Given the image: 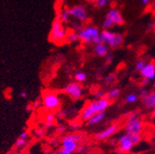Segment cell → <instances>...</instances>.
<instances>
[{
	"instance_id": "cell-36",
	"label": "cell",
	"mask_w": 155,
	"mask_h": 154,
	"mask_svg": "<svg viewBox=\"0 0 155 154\" xmlns=\"http://www.w3.org/2000/svg\"><path fill=\"white\" fill-rule=\"evenodd\" d=\"M19 97L21 98H26L27 97V92L26 91H21V93H19Z\"/></svg>"
},
{
	"instance_id": "cell-21",
	"label": "cell",
	"mask_w": 155,
	"mask_h": 154,
	"mask_svg": "<svg viewBox=\"0 0 155 154\" xmlns=\"http://www.w3.org/2000/svg\"><path fill=\"white\" fill-rule=\"evenodd\" d=\"M67 41L69 42V43H76V42H78V41H80L79 32H78V31H72L68 32V35H67Z\"/></svg>"
},
{
	"instance_id": "cell-11",
	"label": "cell",
	"mask_w": 155,
	"mask_h": 154,
	"mask_svg": "<svg viewBox=\"0 0 155 154\" xmlns=\"http://www.w3.org/2000/svg\"><path fill=\"white\" fill-rule=\"evenodd\" d=\"M71 18L75 21H78L81 23H84L86 21H88L89 20V15H88V11L86 9V8L83 5H75L73 7H71L70 8H68Z\"/></svg>"
},
{
	"instance_id": "cell-10",
	"label": "cell",
	"mask_w": 155,
	"mask_h": 154,
	"mask_svg": "<svg viewBox=\"0 0 155 154\" xmlns=\"http://www.w3.org/2000/svg\"><path fill=\"white\" fill-rule=\"evenodd\" d=\"M64 92L73 100H80L83 97L84 89L81 83L74 81V82L68 83L64 88Z\"/></svg>"
},
{
	"instance_id": "cell-29",
	"label": "cell",
	"mask_w": 155,
	"mask_h": 154,
	"mask_svg": "<svg viewBox=\"0 0 155 154\" xmlns=\"http://www.w3.org/2000/svg\"><path fill=\"white\" fill-rule=\"evenodd\" d=\"M104 44V41L103 36L100 34L95 38V40L93 41V44L96 45V44Z\"/></svg>"
},
{
	"instance_id": "cell-13",
	"label": "cell",
	"mask_w": 155,
	"mask_h": 154,
	"mask_svg": "<svg viewBox=\"0 0 155 154\" xmlns=\"http://www.w3.org/2000/svg\"><path fill=\"white\" fill-rule=\"evenodd\" d=\"M140 74L143 80H148L149 81L153 80L155 79V64L152 62H147Z\"/></svg>"
},
{
	"instance_id": "cell-9",
	"label": "cell",
	"mask_w": 155,
	"mask_h": 154,
	"mask_svg": "<svg viewBox=\"0 0 155 154\" xmlns=\"http://www.w3.org/2000/svg\"><path fill=\"white\" fill-rule=\"evenodd\" d=\"M61 99L54 91H45L43 95V105L48 111H54L59 108Z\"/></svg>"
},
{
	"instance_id": "cell-16",
	"label": "cell",
	"mask_w": 155,
	"mask_h": 154,
	"mask_svg": "<svg viewBox=\"0 0 155 154\" xmlns=\"http://www.w3.org/2000/svg\"><path fill=\"white\" fill-rule=\"evenodd\" d=\"M28 139H29V134H28V132L25 131V130L22 131L21 133V135L18 136V138L17 139L16 142H15V148H17V149H21V148H23L26 145V143L28 141Z\"/></svg>"
},
{
	"instance_id": "cell-4",
	"label": "cell",
	"mask_w": 155,
	"mask_h": 154,
	"mask_svg": "<svg viewBox=\"0 0 155 154\" xmlns=\"http://www.w3.org/2000/svg\"><path fill=\"white\" fill-rule=\"evenodd\" d=\"M144 127L142 119L140 118V114L138 112H132L128 114L126 120L125 130L129 134H138L140 135Z\"/></svg>"
},
{
	"instance_id": "cell-19",
	"label": "cell",
	"mask_w": 155,
	"mask_h": 154,
	"mask_svg": "<svg viewBox=\"0 0 155 154\" xmlns=\"http://www.w3.org/2000/svg\"><path fill=\"white\" fill-rule=\"evenodd\" d=\"M120 89L119 88H113L111 89L107 93H106V97L111 101V100H114L118 97L120 95Z\"/></svg>"
},
{
	"instance_id": "cell-17",
	"label": "cell",
	"mask_w": 155,
	"mask_h": 154,
	"mask_svg": "<svg viewBox=\"0 0 155 154\" xmlns=\"http://www.w3.org/2000/svg\"><path fill=\"white\" fill-rule=\"evenodd\" d=\"M56 18L58 20H60L64 24L66 23H69L70 21H71V16H70V13H69V10L68 8H64L62 10H60L59 12L57 13V16H56Z\"/></svg>"
},
{
	"instance_id": "cell-18",
	"label": "cell",
	"mask_w": 155,
	"mask_h": 154,
	"mask_svg": "<svg viewBox=\"0 0 155 154\" xmlns=\"http://www.w3.org/2000/svg\"><path fill=\"white\" fill-rule=\"evenodd\" d=\"M104 118H105V113L104 112L97 113L88 121V124L90 126H96V125L100 124L101 122H103Z\"/></svg>"
},
{
	"instance_id": "cell-15",
	"label": "cell",
	"mask_w": 155,
	"mask_h": 154,
	"mask_svg": "<svg viewBox=\"0 0 155 154\" xmlns=\"http://www.w3.org/2000/svg\"><path fill=\"white\" fill-rule=\"evenodd\" d=\"M110 47L106 44H96L93 47V52L94 54L99 56V57H105L110 52H109Z\"/></svg>"
},
{
	"instance_id": "cell-23",
	"label": "cell",
	"mask_w": 155,
	"mask_h": 154,
	"mask_svg": "<svg viewBox=\"0 0 155 154\" xmlns=\"http://www.w3.org/2000/svg\"><path fill=\"white\" fill-rule=\"evenodd\" d=\"M74 79L77 82L79 83H82L84 82L86 80H87V75L85 72L83 71H77L75 74H74Z\"/></svg>"
},
{
	"instance_id": "cell-24",
	"label": "cell",
	"mask_w": 155,
	"mask_h": 154,
	"mask_svg": "<svg viewBox=\"0 0 155 154\" xmlns=\"http://www.w3.org/2000/svg\"><path fill=\"white\" fill-rule=\"evenodd\" d=\"M147 62L144 60V59H139L137 62H136V65H135V69L137 70L138 72H140L142 70V68L146 66Z\"/></svg>"
},
{
	"instance_id": "cell-34",
	"label": "cell",
	"mask_w": 155,
	"mask_h": 154,
	"mask_svg": "<svg viewBox=\"0 0 155 154\" xmlns=\"http://www.w3.org/2000/svg\"><path fill=\"white\" fill-rule=\"evenodd\" d=\"M154 28H155V22H153V21H150V22L147 25V29H148L149 31L154 30Z\"/></svg>"
},
{
	"instance_id": "cell-1",
	"label": "cell",
	"mask_w": 155,
	"mask_h": 154,
	"mask_svg": "<svg viewBox=\"0 0 155 154\" xmlns=\"http://www.w3.org/2000/svg\"><path fill=\"white\" fill-rule=\"evenodd\" d=\"M110 106V100L104 96L100 99H95L89 103L81 113V119L88 122L93 115L100 112H105Z\"/></svg>"
},
{
	"instance_id": "cell-27",
	"label": "cell",
	"mask_w": 155,
	"mask_h": 154,
	"mask_svg": "<svg viewBox=\"0 0 155 154\" xmlns=\"http://www.w3.org/2000/svg\"><path fill=\"white\" fill-rule=\"evenodd\" d=\"M115 79H116V77L114 74H109L108 76L105 77V79H104V82L106 84H112L113 82L115 81Z\"/></svg>"
},
{
	"instance_id": "cell-39",
	"label": "cell",
	"mask_w": 155,
	"mask_h": 154,
	"mask_svg": "<svg viewBox=\"0 0 155 154\" xmlns=\"http://www.w3.org/2000/svg\"><path fill=\"white\" fill-rule=\"evenodd\" d=\"M78 127H79V126H78V125H71L70 126V129H72V130H75L76 128H78Z\"/></svg>"
},
{
	"instance_id": "cell-5",
	"label": "cell",
	"mask_w": 155,
	"mask_h": 154,
	"mask_svg": "<svg viewBox=\"0 0 155 154\" xmlns=\"http://www.w3.org/2000/svg\"><path fill=\"white\" fill-rule=\"evenodd\" d=\"M124 23V18L121 12L115 8H112L108 10L104 20L103 21V27L104 30H109L115 25H122Z\"/></svg>"
},
{
	"instance_id": "cell-8",
	"label": "cell",
	"mask_w": 155,
	"mask_h": 154,
	"mask_svg": "<svg viewBox=\"0 0 155 154\" xmlns=\"http://www.w3.org/2000/svg\"><path fill=\"white\" fill-rule=\"evenodd\" d=\"M100 34H101L100 30L94 25H86L79 31L80 41H81L83 44H93L95 38Z\"/></svg>"
},
{
	"instance_id": "cell-6",
	"label": "cell",
	"mask_w": 155,
	"mask_h": 154,
	"mask_svg": "<svg viewBox=\"0 0 155 154\" xmlns=\"http://www.w3.org/2000/svg\"><path fill=\"white\" fill-rule=\"evenodd\" d=\"M82 139V135L80 133H73L68 134L63 137L61 140V148L66 149L70 153H74L78 150L79 148V143Z\"/></svg>"
},
{
	"instance_id": "cell-37",
	"label": "cell",
	"mask_w": 155,
	"mask_h": 154,
	"mask_svg": "<svg viewBox=\"0 0 155 154\" xmlns=\"http://www.w3.org/2000/svg\"><path fill=\"white\" fill-rule=\"evenodd\" d=\"M140 2H141V4H142V5H144V6H148V5L150 4V0H140Z\"/></svg>"
},
{
	"instance_id": "cell-35",
	"label": "cell",
	"mask_w": 155,
	"mask_h": 154,
	"mask_svg": "<svg viewBox=\"0 0 155 154\" xmlns=\"http://www.w3.org/2000/svg\"><path fill=\"white\" fill-rule=\"evenodd\" d=\"M149 91H147V90H145V89H141L140 90V96H144V95H146L147 93H148Z\"/></svg>"
},
{
	"instance_id": "cell-41",
	"label": "cell",
	"mask_w": 155,
	"mask_h": 154,
	"mask_svg": "<svg viewBox=\"0 0 155 154\" xmlns=\"http://www.w3.org/2000/svg\"><path fill=\"white\" fill-rule=\"evenodd\" d=\"M33 106H34V107H38V106H39V103H38V102H35V103H33Z\"/></svg>"
},
{
	"instance_id": "cell-40",
	"label": "cell",
	"mask_w": 155,
	"mask_h": 154,
	"mask_svg": "<svg viewBox=\"0 0 155 154\" xmlns=\"http://www.w3.org/2000/svg\"><path fill=\"white\" fill-rule=\"evenodd\" d=\"M88 1H89L90 3H94V4H95L97 1H98V0H88Z\"/></svg>"
},
{
	"instance_id": "cell-26",
	"label": "cell",
	"mask_w": 155,
	"mask_h": 154,
	"mask_svg": "<svg viewBox=\"0 0 155 154\" xmlns=\"http://www.w3.org/2000/svg\"><path fill=\"white\" fill-rule=\"evenodd\" d=\"M82 28H83V26H82V23L81 22L78 21H75L72 22V29H73V31L79 32Z\"/></svg>"
},
{
	"instance_id": "cell-14",
	"label": "cell",
	"mask_w": 155,
	"mask_h": 154,
	"mask_svg": "<svg viewBox=\"0 0 155 154\" xmlns=\"http://www.w3.org/2000/svg\"><path fill=\"white\" fill-rule=\"evenodd\" d=\"M141 103L147 109L152 111L155 108V90L148 92L141 97Z\"/></svg>"
},
{
	"instance_id": "cell-3",
	"label": "cell",
	"mask_w": 155,
	"mask_h": 154,
	"mask_svg": "<svg viewBox=\"0 0 155 154\" xmlns=\"http://www.w3.org/2000/svg\"><path fill=\"white\" fill-rule=\"evenodd\" d=\"M67 35L68 31L64 27V23L60 20L55 18L52 23L51 31L49 33L50 41L56 44H61L67 40Z\"/></svg>"
},
{
	"instance_id": "cell-28",
	"label": "cell",
	"mask_w": 155,
	"mask_h": 154,
	"mask_svg": "<svg viewBox=\"0 0 155 154\" xmlns=\"http://www.w3.org/2000/svg\"><path fill=\"white\" fill-rule=\"evenodd\" d=\"M104 96H105V92H104L103 90H101V89L97 90L95 91V94H94L95 99H100V98L104 97Z\"/></svg>"
},
{
	"instance_id": "cell-38",
	"label": "cell",
	"mask_w": 155,
	"mask_h": 154,
	"mask_svg": "<svg viewBox=\"0 0 155 154\" xmlns=\"http://www.w3.org/2000/svg\"><path fill=\"white\" fill-rule=\"evenodd\" d=\"M151 118L155 121V108L152 110V112H151Z\"/></svg>"
},
{
	"instance_id": "cell-25",
	"label": "cell",
	"mask_w": 155,
	"mask_h": 154,
	"mask_svg": "<svg viewBox=\"0 0 155 154\" xmlns=\"http://www.w3.org/2000/svg\"><path fill=\"white\" fill-rule=\"evenodd\" d=\"M112 0H98L95 4L97 6V8H105L107 7L110 3H111Z\"/></svg>"
},
{
	"instance_id": "cell-7",
	"label": "cell",
	"mask_w": 155,
	"mask_h": 154,
	"mask_svg": "<svg viewBox=\"0 0 155 154\" xmlns=\"http://www.w3.org/2000/svg\"><path fill=\"white\" fill-rule=\"evenodd\" d=\"M101 35L104 38V44L110 48H117L124 44V35L119 32H114L109 30H103Z\"/></svg>"
},
{
	"instance_id": "cell-31",
	"label": "cell",
	"mask_w": 155,
	"mask_h": 154,
	"mask_svg": "<svg viewBox=\"0 0 155 154\" xmlns=\"http://www.w3.org/2000/svg\"><path fill=\"white\" fill-rule=\"evenodd\" d=\"M34 134H35V136L36 137H42L43 135H44V129L43 128H37L36 130H35V132H34Z\"/></svg>"
},
{
	"instance_id": "cell-30",
	"label": "cell",
	"mask_w": 155,
	"mask_h": 154,
	"mask_svg": "<svg viewBox=\"0 0 155 154\" xmlns=\"http://www.w3.org/2000/svg\"><path fill=\"white\" fill-rule=\"evenodd\" d=\"M57 132L59 133V134H62V133H65L66 130H67V126L63 124H60V125H58L57 126Z\"/></svg>"
},
{
	"instance_id": "cell-32",
	"label": "cell",
	"mask_w": 155,
	"mask_h": 154,
	"mask_svg": "<svg viewBox=\"0 0 155 154\" xmlns=\"http://www.w3.org/2000/svg\"><path fill=\"white\" fill-rule=\"evenodd\" d=\"M112 60H113V54L112 53H109L105 56V62H106V64H109V63L112 62Z\"/></svg>"
},
{
	"instance_id": "cell-22",
	"label": "cell",
	"mask_w": 155,
	"mask_h": 154,
	"mask_svg": "<svg viewBox=\"0 0 155 154\" xmlns=\"http://www.w3.org/2000/svg\"><path fill=\"white\" fill-rule=\"evenodd\" d=\"M138 100H139V95L134 92L128 93L125 98V102L128 104H133L135 103H137Z\"/></svg>"
},
{
	"instance_id": "cell-33",
	"label": "cell",
	"mask_w": 155,
	"mask_h": 154,
	"mask_svg": "<svg viewBox=\"0 0 155 154\" xmlns=\"http://www.w3.org/2000/svg\"><path fill=\"white\" fill-rule=\"evenodd\" d=\"M54 154H72V153H70V152H68L66 149H64L61 148V149H59L58 150H56Z\"/></svg>"
},
{
	"instance_id": "cell-20",
	"label": "cell",
	"mask_w": 155,
	"mask_h": 154,
	"mask_svg": "<svg viewBox=\"0 0 155 154\" xmlns=\"http://www.w3.org/2000/svg\"><path fill=\"white\" fill-rule=\"evenodd\" d=\"M54 114L52 113H48L45 114V126L49 128V127H52L53 125H54Z\"/></svg>"
},
{
	"instance_id": "cell-42",
	"label": "cell",
	"mask_w": 155,
	"mask_h": 154,
	"mask_svg": "<svg viewBox=\"0 0 155 154\" xmlns=\"http://www.w3.org/2000/svg\"><path fill=\"white\" fill-rule=\"evenodd\" d=\"M59 1H60V0H59Z\"/></svg>"
},
{
	"instance_id": "cell-12",
	"label": "cell",
	"mask_w": 155,
	"mask_h": 154,
	"mask_svg": "<svg viewBox=\"0 0 155 154\" xmlns=\"http://www.w3.org/2000/svg\"><path fill=\"white\" fill-rule=\"evenodd\" d=\"M118 130H119L118 126L115 125V124H113V125L109 126L108 127L104 128V130L96 133L94 138L96 140H98V141L105 140V139H108L112 138L113 136H114V135L118 132Z\"/></svg>"
},
{
	"instance_id": "cell-2",
	"label": "cell",
	"mask_w": 155,
	"mask_h": 154,
	"mask_svg": "<svg viewBox=\"0 0 155 154\" xmlns=\"http://www.w3.org/2000/svg\"><path fill=\"white\" fill-rule=\"evenodd\" d=\"M141 141V136L138 134H123L117 139L118 142V151L120 153H127L132 150L135 145L139 144Z\"/></svg>"
}]
</instances>
